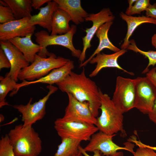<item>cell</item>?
<instances>
[{
	"label": "cell",
	"instance_id": "6da1fadb",
	"mask_svg": "<svg viewBox=\"0 0 156 156\" xmlns=\"http://www.w3.org/2000/svg\"><path fill=\"white\" fill-rule=\"evenodd\" d=\"M62 92L71 94L77 100L86 102L95 117L99 115L101 105L99 89L94 81L87 77L85 69L80 74L71 71L62 81L56 84Z\"/></svg>",
	"mask_w": 156,
	"mask_h": 156
},
{
	"label": "cell",
	"instance_id": "7a4b0ae2",
	"mask_svg": "<svg viewBox=\"0 0 156 156\" xmlns=\"http://www.w3.org/2000/svg\"><path fill=\"white\" fill-rule=\"evenodd\" d=\"M16 156H38L42 150V141L32 126L16 125L8 134Z\"/></svg>",
	"mask_w": 156,
	"mask_h": 156
},
{
	"label": "cell",
	"instance_id": "3957f363",
	"mask_svg": "<svg viewBox=\"0 0 156 156\" xmlns=\"http://www.w3.org/2000/svg\"><path fill=\"white\" fill-rule=\"evenodd\" d=\"M99 91L101 114L96 118V125L99 131L109 135L120 132L122 136H126L123 126V113L115 106L107 94L103 93L100 88Z\"/></svg>",
	"mask_w": 156,
	"mask_h": 156
},
{
	"label": "cell",
	"instance_id": "277c9868",
	"mask_svg": "<svg viewBox=\"0 0 156 156\" xmlns=\"http://www.w3.org/2000/svg\"><path fill=\"white\" fill-rule=\"evenodd\" d=\"M69 60L61 57H57L52 53L46 58L41 57L36 54L34 62L21 71L18 79L29 81L38 79L53 70L64 65Z\"/></svg>",
	"mask_w": 156,
	"mask_h": 156
},
{
	"label": "cell",
	"instance_id": "5b68a950",
	"mask_svg": "<svg viewBox=\"0 0 156 156\" xmlns=\"http://www.w3.org/2000/svg\"><path fill=\"white\" fill-rule=\"evenodd\" d=\"M76 31V26L72 25L70 30L66 34L62 35H51L44 30L38 31L34 34L35 40L40 46L41 49L37 54L41 57H47L52 53L48 51L46 47L49 45H58L68 49L73 57L79 59L82 51L75 49L73 42V37Z\"/></svg>",
	"mask_w": 156,
	"mask_h": 156
},
{
	"label": "cell",
	"instance_id": "8992f818",
	"mask_svg": "<svg viewBox=\"0 0 156 156\" xmlns=\"http://www.w3.org/2000/svg\"><path fill=\"white\" fill-rule=\"evenodd\" d=\"M54 128L61 139L69 138L81 142L89 141L99 131L94 125L69 120L63 117L55 121Z\"/></svg>",
	"mask_w": 156,
	"mask_h": 156
},
{
	"label": "cell",
	"instance_id": "52a82bcc",
	"mask_svg": "<svg viewBox=\"0 0 156 156\" xmlns=\"http://www.w3.org/2000/svg\"><path fill=\"white\" fill-rule=\"evenodd\" d=\"M137 78L135 79L118 76L112 100L123 114L134 108Z\"/></svg>",
	"mask_w": 156,
	"mask_h": 156
},
{
	"label": "cell",
	"instance_id": "ba28073f",
	"mask_svg": "<svg viewBox=\"0 0 156 156\" xmlns=\"http://www.w3.org/2000/svg\"><path fill=\"white\" fill-rule=\"evenodd\" d=\"M47 88L49 91L42 99L31 103L32 98L25 105H16L13 107L22 114V120L24 126H32L37 121L43 119L46 114V105L50 96L58 90V88L52 85H48Z\"/></svg>",
	"mask_w": 156,
	"mask_h": 156
},
{
	"label": "cell",
	"instance_id": "9c48e42d",
	"mask_svg": "<svg viewBox=\"0 0 156 156\" xmlns=\"http://www.w3.org/2000/svg\"><path fill=\"white\" fill-rule=\"evenodd\" d=\"M116 135H109L99 131L92 135L89 143L83 149L87 152L98 150L105 156L116 154L118 152L117 151L120 150H126L133 154L134 152L133 144L129 142L124 147L119 146L112 140L113 137Z\"/></svg>",
	"mask_w": 156,
	"mask_h": 156
},
{
	"label": "cell",
	"instance_id": "30bf717a",
	"mask_svg": "<svg viewBox=\"0 0 156 156\" xmlns=\"http://www.w3.org/2000/svg\"><path fill=\"white\" fill-rule=\"evenodd\" d=\"M137 79L134 108L148 114L151 111L156 99V89L146 77Z\"/></svg>",
	"mask_w": 156,
	"mask_h": 156
},
{
	"label": "cell",
	"instance_id": "8fae6325",
	"mask_svg": "<svg viewBox=\"0 0 156 156\" xmlns=\"http://www.w3.org/2000/svg\"><path fill=\"white\" fill-rule=\"evenodd\" d=\"M115 16L109 8H104L96 14H88L85 18L86 21L92 22V26L85 30L86 35L82 38L83 47L79 58L80 64H82L86 59V52L91 47V42L99 28L105 23L113 21Z\"/></svg>",
	"mask_w": 156,
	"mask_h": 156
},
{
	"label": "cell",
	"instance_id": "7c38bea8",
	"mask_svg": "<svg viewBox=\"0 0 156 156\" xmlns=\"http://www.w3.org/2000/svg\"><path fill=\"white\" fill-rule=\"evenodd\" d=\"M67 94L68 98V103L65 109V114L63 118L69 120L96 125L97 118L91 112L88 103L86 102H80L70 93Z\"/></svg>",
	"mask_w": 156,
	"mask_h": 156
},
{
	"label": "cell",
	"instance_id": "4fadbf2b",
	"mask_svg": "<svg viewBox=\"0 0 156 156\" xmlns=\"http://www.w3.org/2000/svg\"><path fill=\"white\" fill-rule=\"evenodd\" d=\"M30 19V18H26L0 24V41L9 40L17 37H23L33 35L36 27L31 25Z\"/></svg>",
	"mask_w": 156,
	"mask_h": 156
},
{
	"label": "cell",
	"instance_id": "5bb4252c",
	"mask_svg": "<svg viewBox=\"0 0 156 156\" xmlns=\"http://www.w3.org/2000/svg\"><path fill=\"white\" fill-rule=\"evenodd\" d=\"M0 47L10 62L11 67L8 73L15 81H18L19 74L23 69L29 65L23 54L9 40L0 41Z\"/></svg>",
	"mask_w": 156,
	"mask_h": 156
},
{
	"label": "cell",
	"instance_id": "9a60e30c",
	"mask_svg": "<svg viewBox=\"0 0 156 156\" xmlns=\"http://www.w3.org/2000/svg\"><path fill=\"white\" fill-rule=\"evenodd\" d=\"M73 61L69 60L65 65L58 68L55 69L48 74L41 78L33 81H22L20 83H17L15 90L12 93V95L17 93L19 89L23 87L36 83H42L52 85L63 81L74 68Z\"/></svg>",
	"mask_w": 156,
	"mask_h": 156
},
{
	"label": "cell",
	"instance_id": "2e32d148",
	"mask_svg": "<svg viewBox=\"0 0 156 156\" xmlns=\"http://www.w3.org/2000/svg\"><path fill=\"white\" fill-rule=\"evenodd\" d=\"M127 51V49H121L119 51L112 54H107L101 53L97 54L89 62L92 64H96L95 68L89 75V77L95 76L102 69L106 68H116L131 75H133L134 73L125 70L118 63L119 57Z\"/></svg>",
	"mask_w": 156,
	"mask_h": 156
},
{
	"label": "cell",
	"instance_id": "e0dca14e",
	"mask_svg": "<svg viewBox=\"0 0 156 156\" xmlns=\"http://www.w3.org/2000/svg\"><path fill=\"white\" fill-rule=\"evenodd\" d=\"M47 3L45 7L39 9L40 11L38 14L32 16L30 21L32 25H38L47 29L49 32H51L53 14L58 8V5L54 0H50Z\"/></svg>",
	"mask_w": 156,
	"mask_h": 156
},
{
	"label": "cell",
	"instance_id": "ac0fdd59",
	"mask_svg": "<svg viewBox=\"0 0 156 156\" xmlns=\"http://www.w3.org/2000/svg\"><path fill=\"white\" fill-rule=\"evenodd\" d=\"M113 23V21L106 23L99 28L95 34L99 40V45L90 57L79 65V68L84 67L86 66L92 58L97 54L100 53L105 49H108L114 53L117 52L120 50L111 42L108 37V31Z\"/></svg>",
	"mask_w": 156,
	"mask_h": 156
},
{
	"label": "cell",
	"instance_id": "d6986e66",
	"mask_svg": "<svg viewBox=\"0 0 156 156\" xmlns=\"http://www.w3.org/2000/svg\"><path fill=\"white\" fill-rule=\"evenodd\" d=\"M58 8L66 12L70 16L71 21L78 25L83 22L88 14L83 8L80 0H54Z\"/></svg>",
	"mask_w": 156,
	"mask_h": 156
},
{
	"label": "cell",
	"instance_id": "ffe728a7",
	"mask_svg": "<svg viewBox=\"0 0 156 156\" xmlns=\"http://www.w3.org/2000/svg\"><path fill=\"white\" fill-rule=\"evenodd\" d=\"M120 17L125 21L127 25V29L123 43L121 46V49H127L129 43V38L136 28L140 25L144 23H150L156 25V19L142 16H133L126 14L123 12L120 13Z\"/></svg>",
	"mask_w": 156,
	"mask_h": 156
},
{
	"label": "cell",
	"instance_id": "44dd1931",
	"mask_svg": "<svg viewBox=\"0 0 156 156\" xmlns=\"http://www.w3.org/2000/svg\"><path fill=\"white\" fill-rule=\"evenodd\" d=\"M32 35L25 37H17L9 40L23 54L29 63H32L37 53L41 49L40 46L33 42L31 38Z\"/></svg>",
	"mask_w": 156,
	"mask_h": 156
},
{
	"label": "cell",
	"instance_id": "7402d4cb",
	"mask_svg": "<svg viewBox=\"0 0 156 156\" xmlns=\"http://www.w3.org/2000/svg\"><path fill=\"white\" fill-rule=\"evenodd\" d=\"M70 21L71 18L70 15L58 8L53 14L51 35H62L68 32L71 29L69 25Z\"/></svg>",
	"mask_w": 156,
	"mask_h": 156
},
{
	"label": "cell",
	"instance_id": "603a6c76",
	"mask_svg": "<svg viewBox=\"0 0 156 156\" xmlns=\"http://www.w3.org/2000/svg\"><path fill=\"white\" fill-rule=\"evenodd\" d=\"M12 9L16 20L30 18L32 11L30 0H3Z\"/></svg>",
	"mask_w": 156,
	"mask_h": 156
},
{
	"label": "cell",
	"instance_id": "cb8c5ba5",
	"mask_svg": "<svg viewBox=\"0 0 156 156\" xmlns=\"http://www.w3.org/2000/svg\"><path fill=\"white\" fill-rule=\"evenodd\" d=\"M81 142L69 138L61 139V142L54 156L77 155L80 153L79 147Z\"/></svg>",
	"mask_w": 156,
	"mask_h": 156
},
{
	"label": "cell",
	"instance_id": "d4e9b609",
	"mask_svg": "<svg viewBox=\"0 0 156 156\" xmlns=\"http://www.w3.org/2000/svg\"><path fill=\"white\" fill-rule=\"evenodd\" d=\"M10 77L8 73H6L5 77L0 76V108L9 104L6 101L5 97L10 91L12 92L16 90L17 83Z\"/></svg>",
	"mask_w": 156,
	"mask_h": 156
},
{
	"label": "cell",
	"instance_id": "484cf974",
	"mask_svg": "<svg viewBox=\"0 0 156 156\" xmlns=\"http://www.w3.org/2000/svg\"><path fill=\"white\" fill-rule=\"evenodd\" d=\"M127 50H131L136 53H139L148 59V64L143 71L142 73H146L149 70L148 68L150 66H153L156 64V51H144L141 50L137 47L133 39L129 40Z\"/></svg>",
	"mask_w": 156,
	"mask_h": 156
},
{
	"label": "cell",
	"instance_id": "4316f807",
	"mask_svg": "<svg viewBox=\"0 0 156 156\" xmlns=\"http://www.w3.org/2000/svg\"><path fill=\"white\" fill-rule=\"evenodd\" d=\"M150 4L149 0H137L132 7L127 8L125 14L129 16L140 14L146 11Z\"/></svg>",
	"mask_w": 156,
	"mask_h": 156
},
{
	"label": "cell",
	"instance_id": "83f0119b",
	"mask_svg": "<svg viewBox=\"0 0 156 156\" xmlns=\"http://www.w3.org/2000/svg\"><path fill=\"white\" fill-rule=\"evenodd\" d=\"M0 156H16L7 134L2 136L0 140Z\"/></svg>",
	"mask_w": 156,
	"mask_h": 156
},
{
	"label": "cell",
	"instance_id": "f1b7e54d",
	"mask_svg": "<svg viewBox=\"0 0 156 156\" xmlns=\"http://www.w3.org/2000/svg\"><path fill=\"white\" fill-rule=\"evenodd\" d=\"M16 20L13 12L9 6L0 5V23L3 24Z\"/></svg>",
	"mask_w": 156,
	"mask_h": 156
},
{
	"label": "cell",
	"instance_id": "f546056e",
	"mask_svg": "<svg viewBox=\"0 0 156 156\" xmlns=\"http://www.w3.org/2000/svg\"><path fill=\"white\" fill-rule=\"evenodd\" d=\"M133 154L134 156H156V152L148 148L139 147Z\"/></svg>",
	"mask_w": 156,
	"mask_h": 156
},
{
	"label": "cell",
	"instance_id": "4dcf8cb0",
	"mask_svg": "<svg viewBox=\"0 0 156 156\" xmlns=\"http://www.w3.org/2000/svg\"><path fill=\"white\" fill-rule=\"evenodd\" d=\"M11 65L9 61L4 52L0 49V70L4 68H10Z\"/></svg>",
	"mask_w": 156,
	"mask_h": 156
},
{
	"label": "cell",
	"instance_id": "1f68e13d",
	"mask_svg": "<svg viewBox=\"0 0 156 156\" xmlns=\"http://www.w3.org/2000/svg\"><path fill=\"white\" fill-rule=\"evenodd\" d=\"M135 136H132L128 139V141L130 142L135 143L138 147H146L156 151V146H154L147 145L142 143L140 140H137Z\"/></svg>",
	"mask_w": 156,
	"mask_h": 156
},
{
	"label": "cell",
	"instance_id": "d6a6232c",
	"mask_svg": "<svg viewBox=\"0 0 156 156\" xmlns=\"http://www.w3.org/2000/svg\"><path fill=\"white\" fill-rule=\"evenodd\" d=\"M146 77L156 89V67L152 68L146 73Z\"/></svg>",
	"mask_w": 156,
	"mask_h": 156
},
{
	"label": "cell",
	"instance_id": "836d02e7",
	"mask_svg": "<svg viewBox=\"0 0 156 156\" xmlns=\"http://www.w3.org/2000/svg\"><path fill=\"white\" fill-rule=\"evenodd\" d=\"M145 11L146 16L156 19V3L150 4Z\"/></svg>",
	"mask_w": 156,
	"mask_h": 156
},
{
	"label": "cell",
	"instance_id": "e575fe53",
	"mask_svg": "<svg viewBox=\"0 0 156 156\" xmlns=\"http://www.w3.org/2000/svg\"><path fill=\"white\" fill-rule=\"evenodd\" d=\"M79 149L81 153L84 156H101V152L99 151L96 150L93 152L94 154L92 156L89 155L87 152L85 151L80 145L79 146ZM123 154L122 152H118L116 154L113 155H110L106 156H123Z\"/></svg>",
	"mask_w": 156,
	"mask_h": 156
},
{
	"label": "cell",
	"instance_id": "d590c367",
	"mask_svg": "<svg viewBox=\"0 0 156 156\" xmlns=\"http://www.w3.org/2000/svg\"><path fill=\"white\" fill-rule=\"evenodd\" d=\"M50 0H31V6L36 10L39 9L41 6L45 3H47Z\"/></svg>",
	"mask_w": 156,
	"mask_h": 156
},
{
	"label": "cell",
	"instance_id": "8d00e7d4",
	"mask_svg": "<svg viewBox=\"0 0 156 156\" xmlns=\"http://www.w3.org/2000/svg\"><path fill=\"white\" fill-rule=\"evenodd\" d=\"M148 115L150 120L156 124V99L151 111Z\"/></svg>",
	"mask_w": 156,
	"mask_h": 156
},
{
	"label": "cell",
	"instance_id": "74e56055",
	"mask_svg": "<svg viewBox=\"0 0 156 156\" xmlns=\"http://www.w3.org/2000/svg\"><path fill=\"white\" fill-rule=\"evenodd\" d=\"M151 44L156 48V33L154 34L151 38Z\"/></svg>",
	"mask_w": 156,
	"mask_h": 156
},
{
	"label": "cell",
	"instance_id": "f35d334b",
	"mask_svg": "<svg viewBox=\"0 0 156 156\" xmlns=\"http://www.w3.org/2000/svg\"><path fill=\"white\" fill-rule=\"evenodd\" d=\"M137 0H128V2L129 4V6L128 8H129L132 7L133 4H134L135 2Z\"/></svg>",
	"mask_w": 156,
	"mask_h": 156
},
{
	"label": "cell",
	"instance_id": "ab89813d",
	"mask_svg": "<svg viewBox=\"0 0 156 156\" xmlns=\"http://www.w3.org/2000/svg\"><path fill=\"white\" fill-rule=\"evenodd\" d=\"M0 5L4 6H8L7 4L4 0H0Z\"/></svg>",
	"mask_w": 156,
	"mask_h": 156
},
{
	"label": "cell",
	"instance_id": "60d3db41",
	"mask_svg": "<svg viewBox=\"0 0 156 156\" xmlns=\"http://www.w3.org/2000/svg\"><path fill=\"white\" fill-rule=\"evenodd\" d=\"M4 117L2 114H0V123L3 122L4 120Z\"/></svg>",
	"mask_w": 156,
	"mask_h": 156
},
{
	"label": "cell",
	"instance_id": "b9f144b4",
	"mask_svg": "<svg viewBox=\"0 0 156 156\" xmlns=\"http://www.w3.org/2000/svg\"><path fill=\"white\" fill-rule=\"evenodd\" d=\"M83 155L80 152V153L78 155H77L76 156H83Z\"/></svg>",
	"mask_w": 156,
	"mask_h": 156
}]
</instances>
